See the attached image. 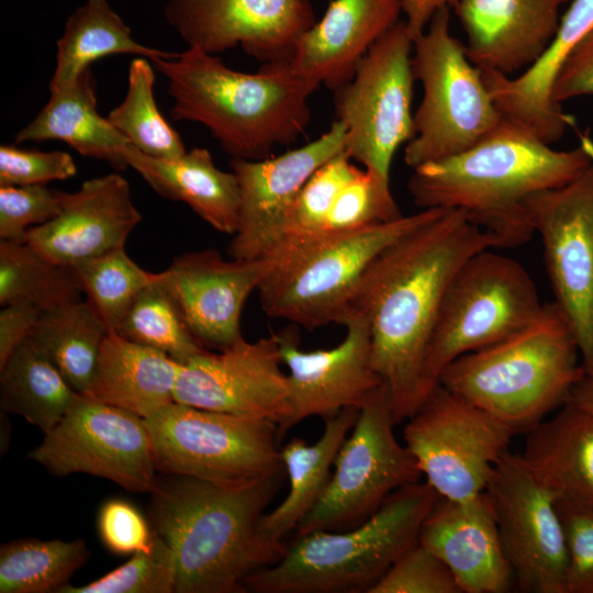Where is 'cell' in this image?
<instances>
[{"mask_svg":"<svg viewBox=\"0 0 593 593\" xmlns=\"http://www.w3.org/2000/svg\"><path fill=\"white\" fill-rule=\"evenodd\" d=\"M281 363L276 333L256 342L242 337L216 353L205 349L181 363L175 402L269 419L283 435L289 429L291 403Z\"/></svg>","mask_w":593,"mask_h":593,"instance_id":"cell-17","label":"cell"},{"mask_svg":"<svg viewBox=\"0 0 593 593\" xmlns=\"http://www.w3.org/2000/svg\"><path fill=\"white\" fill-rule=\"evenodd\" d=\"M593 29V0H571L544 54L517 77L482 70L484 81L504 120L551 144L574 119L551 99V90L566 60Z\"/></svg>","mask_w":593,"mask_h":593,"instance_id":"cell-25","label":"cell"},{"mask_svg":"<svg viewBox=\"0 0 593 593\" xmlns=\"http://www.w3.org/2000/svg\"><path fill=\"white\" fill-rule=\"evenodd\" d=\"M525 209L542 242L555 302L593 374V163L572 181L532 195Z\"/></svg>","mask_w":593,"mask_h":593,"instance_id":"cell-15","label":"cell"},{"mask_svg":"<svg viewBox=\"0 0 593 593\" xmlns=\"http://www.w3.org/2000/svg\"><path fill=\"white\" fill-rule=\"evenodd\" d=\"M345 125L335 120L313 142L279 156L232 158L240 200L237 230L227 250L231 258H260L272 249L302 187L317 168L345 149Z\"/></svg>","mask_w":593,"mask_h":593,"instance_id":"cell-19","label":"cell"},{"mask_svg":"<svg viewBox=\"0 0 593 593\" xmlns=\"http://www.w3.org/2000/svg\"><path fill=\"white\" fill-rule=\"evenodd\" d=\"M42 311L27 303H11L0 311V368L35 327Z\"/></svg>","mask_w":593,"mask_h":593,"instance_id":"cell-49","label":"cell"},{"mask_svg":"<svg viewBox=\"0 0 593 593\" xmlns=\"http://www.w3.org/2000/svg\"><path fill=\"white\" fill-rule=\"evenodd\" d=\"M127 167L164 198L188 204L214 230L234 235L239 215L236 175L219 169L205 148H192L174 159L154 158L127 145Z\"/></svg>","mask_w":593,"mask_h":593,"instance_id":"cell-28","label":"cell"},{"mask_svg":"<svg viewBox=\"0 0 593 593\" xmlns=\"http://www.w3.org/2000/svg\"><path fill=\"white\" fill-rule=\"evenodd\" d=\"M514 433L501 421L439 384L406 419L405 447L440 497L483 493Z\"/></svg>","mask_w":593,"mask_h":593,"instance_id":"cell-13","label":"cell"},{"mask_svg":"<svg viewBox=\"0 0 593 593\" xmlns=\"http://www.w3.org/2000/svg\"><path fill=\"white\" fill-rule=\"evenodd\" d=\"M593 94V29L580 41L562 66L551 90L561 107L568 99Z\"/></svg>","mask_w":593,"mask_h":593,"instance_id":"cell-48","label":"cell"},{"mask_svg":"<svg viewBox=\"0 0 593 593\" xmlns=\"http://www.w3.org/2000/svg\"><path fill=\"white\" fill-rule=\"evenodd\" d=\"M108 332L88 302L79 300L42 311L29 337L72 389L85 395Z\"/></svg>","mask_w":593,"mask_h":593,"instance_id":"cell-34","label":"cell"},{"mask_svg":"<svg viewBox=\"0 0 593 593\" xmlns=\"http://www.w3.org/2000/svg\"><path fill=\"white\" fill-rule=\"evenodd\" d=\"M49 91L70 86L94 60L111 54H133L150 60L175 53L144 46L107 0H86L67 19L58 38Z\"/></svg>","mask_w":593,"mask_h":593,"instance_id":"cell-32","label":"cell"},{"mask_svg":"<svg viewBox=\"0 0 593 593\" xmlns=\"http://www.w3.org/2000/svg\"><path fill=\"white\" fill-rule=\"evenodd\" d=\"M142 215L135 208L128 182L119 174L86 180L67 193L60 213L30 228L24 242L52 260L71 265L125 248Z\"/></svg>","mask_w":593,"mask_h":593,"instance_id":"cell-22","label":"cell"},{"mask_svg":"<svg viewBox=\"0 0 593 593\" xmlns=\"http://www.w3.org/2000/svg\"><path fill=\"white\" fill-rule=\"evenodd\" d=\"M145 422L158 472L239 488L286 470L269 419L172 402Z\"/></svg>","mask_w":593,"mask_h":593,"instance_id":"cell-10","label":"cell"},{"mask_svg":"<svg viewBox=\"0 0 593 593\" xmlns=\"http://www.w3.org/2000/svg\"><path fill=\"white\" fill-rule=\"evenodd\" d=\"M593 163L585 134L568 150H557L521 125L504 120L467 150L413 169L407 190L422 209H458L491 234L499 248L525 244L534 234L525 203L561 187Z\"/></svg>","mask_w":593,"mask_h":593,"instance_id":"cell-2","label":"cell"},{"mask_svg":"<svg viewBox=\"0 0 593 593\" xmlns=\"http://www.w3.org/2000/svg\"><path fill=\"white\" fill-rule=\"evenodd\" d=\"M449 9H439L413 44L412 67L423 99L413 115L415 135L404 149L412 169L467 150L503 121L482 70L450 33Z\"/></svg>","mask_w":593,"mask_h":593,"instance_id":"cell-8","label":"cell"},{"mask_svg":"<svg viewBox=\"0 0 593 593\" xmlns=\"http://www.w3.org/2000/svg\"><path fill=\"white\" fill-rule=\"evenodd\" d=\"M29 458L53 475L87 473L135 493L158 483L145 418L79 393Z\"/></svg>","mask_w":593,"mask_h":593,"instance_id":"cell-14","label":"cell"},{"mask_svg":"<svg viewBox=\"0 0 593 593\" xmlns=\"http://www.w3.org/2000/svg\"><path fill=\"white\" fill-rule=\"evenodd\" d=\"M557 507L567 546L566 593H593V508L559 502Z\"/></svg>","mask_w":593,"mask_h":593,"instance_id":"cell-46","label":"cell"},{"mask_svg":"<svg viewBox=\"0 0 593 593\" xmlns=\"http://www.w3.org/2000/svg\"><path fill=\"white\" fill-rule=\"evenodd\" d=\"M72 270L26 242L0 243V304L27 303L41 311L80 300Z\"/></svg>","mask_w":593,"mask_h":593,"instance_id":"cell-36","label":"cell"},{"mask_svg":"<svg viewBox=\"0 0 593 593\" xmlns=\"http://www.w3.org/2000/svg\"><path fill=\"white\" fill-rule=\"evenodd\" d=\"M176 557L154 533L150 549L138 551L124 564L81 586L66 584L58 593H174Z\"/></svg>","mask_w":593,"mask_h":593,"instance_id":"cell-42","label":"cell"},{"mask_svg":"<svg viewBox=\"0 0 593 593\" xmlns=\"http://www.w3.org/2000/svg\"><path fill=\"white\" fill-rule=\"evenodd\" d=\"M426 482L390 495L349 529L294 536L282 557L245 580L256 593H359L369 590L418 542L422 524L439 499Z\"/></svg>","mask_w":593,"mask_h":593,"instance_id":"cell-6","label":"cell"},{"mask_svg":"<svg viewBox=\"0 0 593 593\" xmlns=\"http://www.w3.org/2000/svg\"><path fill=\"white\" fill-rule=\"evenodd\" d=\"M443 210L422 209L361 230L320 235L267 255L276 265L257 290L261 309L269 317L309 331L342 325L359 280L373 259Z\"/></svg>","mask_w":593,"mask_h":593,"instance_id":"cell-7","label":"cell"},{"mask_svg":"<svg viewBox=\"0 0 593 593\" xmlns=\"http://www.w3.org/2000/svg\"><path fill=\"white\" fill-rule=\"evenodd\" d=\"M569 0H457L470 61L505 76L527 69L544 54Z\"/></svg>","mask_w":593,"mask_h":593,"instance_id":"cell-24","label":"cell"},{"mask_svg":"<svg viewBox=\"0 0 593 593\" xmlns=\"http://www.w3.org/2000/svg\"><path fill=\"white\" fill-rule=\"evenodd\" d=\"M57 139L82 156L108 161L118 170L127 167L128 141L97 112L96 81L90 69L70 86L51 90L47 103L15 135L14 143Z\"/></svg>","mask_w":593,"mask_h":593,"instance_id":"cell-30","label":"cell"},{"mask_svg":"<svg viewBox=\"0 0 593 593\" xmlns=\"http://www.w3.org/2000/svg\"><path fill=\"white\" fill-rule=\"evenodd\" d=\"M359 170L345 149L317 168L299 192L280 237L268 254L318 236L338 193Z\"/></svg>","mask_w":593,"mask_h":593,"instance_id":"cell-40","label":"cell"},{"mask_svg":"<svg viewBox=\"0 0 593 593\" xmlns=\"http://www.w3.org/2000/svg\"><path fill=\"white\" fill-rule=\"evenodd\" d=\"M457 0H402L405 24L413 42L426 30L433 15L441 8H454Z\"/></svg>","mask_w":593,"mask_h":593,"instance_id":"cell-50","label":"cell"},{"mask_svg":"<svg viewBox=\"0 0 593 593\" xmlns=\"http://www.w3.org/2000/svg\"><path fill=\"white\" fill-rule=\"evenodd\" d=\"M90 557L83 539L23 538L0 548V593H58Z\"/></svg>","mask_w":593,"mask_h":593,"instance_id":"cell-35","label":"cell"},{"mask_svg":"<svg viewBox=\"0 0 593 593\" xmlns=\"http://www.w3.org/2000/svg\"><path fill=\"white\" fill-rule=\"evenodd\" d=\"M150 61L167 78L171 118L204 125L236 159H264L277 145L295 142L311 120L309 99L320 87L289 63L246 74L195 47Z\"/></svg>","mask_w":593,"mask_h":593,"instance_id":"cell-4","label":"cell"},{"mask_svg":"<svg viewBox=\"0 0 593 593\" xmlns=\"http://www.w3.org/2000/svg\"><path fill=\"white\" fill-rule=\"evenodd\" d=\"M358 414L357 409H345L324 419L323 434L313 445L294 437L281 447L290 489L286 499L275 510L265 513L259 522V532L266 539L284 542V537L294 533L316 505L331 480L335 458L356 424Z\"/></svg>","mask_w":593,"mask_h":593,"instance_id":"cell-31","label":"cell"},{"mask_svg":"<svg viewBox=\"0 0 593 593\" xmlns=\"http://www.w3.org/2000/svg\"><path fill=\"white\" fill-rule=\"evenodd\" d=\"M418 542L446 563L461 593H504L514 582L485 491L468 501L439 497Z\"/></svg>","mask_w":593,"mask_h":593,"instance_id":"cell-23","label":"cell"},{"mask_svg":"<svg viewBox=\"0 0 593 593\" xmlns=\"http://www.w3.org/2000/svg\"><path fill=\"white\" fill-rule=\"evenodd\" d=\"M395 425L384 384L359 410L357 422L335 458L324 493L294 536L358 526L394 492L421 481L423 475L413 455L395 437Z\"/></svg>","mask_w":593,"mask_h":593,"instance_id":"cell-11","label":"cell"},{"mask_svg":"<svg viewBox=\"0 0 593 593\" xmlns=\"http://www.w3.org/2000/svg\"><path fill=\"white\" fill-rule=\"evenodd\" d=\"M559 503L593 508V416L567 401L527 433L519 454Z\"/></svg>","mask_w":593,"mask_h":593,"instance_id":"cell-27","label":"cell"},{"mask_svg":"<svg viewBox=\"0 0 593 593\" xmlns=\"http://www.w3.org/2000/svg\"><path fill=\"white\" fill-rule=\"evenodd\" d=\"M67 192L45 184L0 187V238L24 242L26 232L55 219Z\"/></svg>","mask_w":593,"mask_h":593,"instance_id":"cell-43","label":"cell"},{"mask_svg":"<svg viewBox=\"0 0 593 593\" xmlns=\"http://www.w3.org/2000/svg\"><path fill=\"white\" fill-rule=\"evenodd\" d=\"M114 331L131 342L160 350L180 363L206 349L188 327L176 299L161 281V272L137 294Z\"/></svg>","mask_w":593,"mask_h":593,"instance_id":"cell-38","label":"cell"},{"mask_svg":"<svg viewBox=\"0 0 593 593\" xmlns=\"http://www.w3.org/2000/svg\"><path fill=\"white\" fill-rule=\"evenodd\" d=\"M571 323L556 303L518 333L466 354L440 384L484 410L513 433H528L570 398L585 376Z\"/></svg>","mask_w":593,"mask_h":593,"instance_id":"cell-5","label":"cell"},{"mask_svg":"<svg viewBox=\"0 0 593 593\" xmlns=\"http://www.w3.org/2000/svg\"><path fill=\"white\" fill-rule=\"evenodd\" d=\"M98 530L103 545L116 555L150 549L154 532L142 513L122 499L107 501L100 508Z\"/></svg>","mask_w":593,"mask_h":593,"instance_id":"cell-47","label":"cell"},{"mask_svg":"<svg viewBox=\"0 0 593 593\" xmlns=\"http://www.w3.org/2000/svg\"><path fill=\"white\" fill-rule=\"evenodd\" d=\"M402 215L390 180L360 169L338 193L318 236L357 231Z\"/></svg>","mask_w":593,"mask_h":593,"instance_id":"cell-41","label":"cell"},{"mask_svg":"<svg viewBox=\"0 0 593 593\" xmlns=\"http://www.w3.org/2000/svg\"><path fill=\"white\" fill-rule=\"evenodd\" d=\"M514 582L526 593H566L567 546L553 494L507 450L485 490Z\"/></svg>","mask_w":593,"mask_h":593,"instance_id":"cell-16","label":"cell"},{"mask_svg":"<svg viewBox=\"0 0 593 593\" xmlns=\"http://www.w3.org/2000/svg\"><path fill=\"white\" fill-rule=\"evenodd\" d=\"M2 412L49 433L78 394L53 361L27 337L0 368Z\"/></svg>","mask_w":593,"mask_h":593,"instance_id":"cell-33","label":"cell"},{"mask_svg":"<svg viewBox=\"0 0 593 593\" xmlns=\"http://www.w3.org/2000/svg\"><path fill=\"white\" fill-rule=\"evenodd\" d=\"M164 12L188 47L217 54L239 46L264 64L290 63L316 22L309 0H166Z\"/></svg>","mask_w":593,"mask_h":593,"instance_id":"cell-18","label":"cell"},{"mask_svg":"<svg viewBox=\"0 0 593 593\" xmlns=\"http://www.w3.org/2000/svg\"><path fill=\"white\" fill-rule=\"evenodd\" d=\"M342 325L346 335L340 344L313 351L299 347L296 325L276 332L282 362L290 371L289 428L311 416L327 419L345 409L360 410L384 385L372 367L365 318L348 314Z\"/></svg>","mask_w":593,"mask_h":593,"instance_id":"cell-20","label":"cell"},{"mask_svg":"<svg viewBox=\"0 0 593 593\" xmlns=\"http://www.w3.org/2000/svg\"><path fill=\"white\" fill-rule=\"evenodd\" d=\"M69 268L86 301L109 331L118 327L137 294L159 276L139 267L125 248L78 261Z\"/></svg>","mask_w":593,"mask_h":593,"instance_id":"cell-39","label":"cell"},{"mask_svg":"<svg viewBox=\"0 0 593 593\" xmlns=\"http://www.w3.org/2000/svg\"><path fill=\"white\" fill-rule=\"evenodd\" d=\"M77 174L72 157L60 150L40 152L0 146V187L45 184Z\"/></svg>","mask_w":593,"mask_h":593,"instance_id":"cell-45","label":"cell"},{"mask_svg":"<svg viewBox=\"0 0 593 593\" xmlns=\"http://www.w3.org/2000/svg\"><path fill=\"white\" fill-rule=\"evenodd\" d=\"M275 265L268 256L225 260L208 248L175 257L160 272L197 340L204 348L223 350L243 337L245 302Z\"/></svg>","mask_w":593,"mask_h":593,"instance_id":"cell-21","label":"cell"},{"mask_svg":"<svg viewBox=\"0 0 593 593\" xmlns=\"http://www.w3.org/2000/svg\"><path fill=\"white\" fill-rule=\"evenodd\" d=\"M368 593H461L446 563L419 542L406 550Z\"/></svg>","mask_w":593,"mask_h":593,"instance_id":"cell-44","label":"cell"},{"mask_svg":"<svg viewBox=\"0 0 593 593\" xmlns=\"http://www.w3.org/2000/svg\"><path fill=\"white\" fill-rule=\"evenodd\" d=\"M568 401L593 416V374L585 373L573 388Z\"/></svg>","mask_w":593,"mask_h":593,"instance_id":"cell-51","label":"cell"},{"mask_svg":"<svg viewBox=\"0 0 593 593\" xmlns=\"http://www.w3.org/2000/svg\"><path fill=\"white\" fill-rule=\"evenodd\" d=\"M492 249L470 257L445 294L424 358L421 405L454 360L518 333L542 310L526 269Z\"/></svg>","mask_w":593,"mask_h":593,"instance_id":"cell-9","label":"cell"},{"mask_svg":"<svg viewBox=\"0 0 593 593\" xmlns=\"http://www.w3.org/2000/svg\"><path fill=\"white\" fill-rule=\"evenodd\" d=\"M286 470L239 488L172 475L150 493L152 529L176 557V593H242L255 571L276 563L287 542L259 532Z\"/></svg>","mask_w":593,"mask_h":593,"instance_id":"cell-3","label":"cell"},{"mask_svg":"<svg viewBox=\"0 0 593 593\" xmlns=\"http://www.w3.org/2000/svg\"><path fill=\"white\" fill-rule=\"evenodd\" d=\"M154 83L155 74L148 58H134L130 64L126 94L107 119L143 154L154 158H178L187 150L179 134L157 108Z\"/></svg>","mask_w":593,"mask_h":593,"instance_id":"cell-37","label":"cell"},{"mask_svg":"<svg viewBox=\"0 0 593 593\" xmlns=\"http://www.w3.org/2000/svg\"><path fill=\"white\" fill-rule=\"evenodd\" d=\"M489 248H499L491 234L463 211L444 209L387 247L360 278L347 315L369 326L372 367L388 388L395 424L421 406L424 358L452 279Z\"/></svg>","mask_w":593,"mask_h":593,"instance_id":"cell-1","label":"cell"},{"mask_svg":"<svg viewBox=\"0 0 593 593\" xmlns=\"http://www.w3.org/2000/svg\"><path fill=\"white\" fill-rule=\"evenodd\" d=\"M402 0H331L295 45L290 68L335 91L348 82L371 46L396 25Z\"/></svg>","mask_w":593,"mask_h":593,"instance_id":"cell-26","label":"cell"},{"mask_svg":"<svg viewBox=\"0 0 593 593\" xmlns=\"http://www.w3.org/2000/svg\"><path fill=\"white\" fill-rule=\"evenodd\" d=\"M181 363L110 329L86 396L148 418L175 402Z\"/></svg>","mask_w":593,"mask_h":593,"instance_id":"cell-29","label":"cell"},{"mask_svg":"<svg viewBox=\"0 0 593 593\" xmlns=\"http://www.w3.org/2000/svg\"><path fill=\"white\" fill-rule=\"evenodd\" d=\"M413 44L400 21L371 46L353 78L334 91L336 120L346 127L345 152L388 180L395 152L415 135Z\"/></svg>","mask_w":593,"mask_h":593,"instance_id":"cell-12","label":"cell"}]
</instances>
